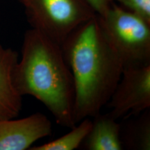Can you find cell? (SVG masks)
<instances>
[{
    "instance_id": "obj_1",
    "label": "cell",
    "mask_w": 150,
    "mask_h": 150,
    "mask_svg": "<svg viewBox=\"0 0 150 150\" xmlns=\"http://www.w3.org/2000/svg\"><path fill=\"white\" fill-rule=\"evenodd\" d=\"M61 46L74 80L76 125L101 112L120 79L123 65L97 14L75 29Z\"/></svg>"
},
{
    "instance_id": "obj_2",
    "label": "cell",
    "mask_w": 150,
    "mask_h": 150,
    "mask_svg": "<svg viewBox=\"0 0 150 150\" xmlns=\"http://www.w3.org/2000/svg\"><path fill=\"white\" fill-rule=\"evenodd\" d=\"M13 78L20 95H30L44 104L58 125L69 129L76 125L74 80L61 45L38 30L28 29Z\"/></svg>"
},
{
    "instance_id": "obj_3",
    "label": "cell",
    "mask_w": 150,
    "mask_h": 150,
    "mask_svg": "<svg viewBox=\"0 0 150 150\" xmlns=\"http://www.w3.org/2000/svg\"><path fill=\"white\" fill-rule=\"evenodd\" d=\"M98 18L123 68L150 64L149 21L115 2Z\"/></svg>"
},
{
    "instance_id": "obj_4",
    "label": "cell",
    "mask_w": 150,
    "mask_h": 150,
    "mask_svg": "<svg viewBox=\"0 0 150 150\" xmlns=\"http://www.w3.org/2000/svg\"><path fill=\"white\" fill-rule=\"evenodd\" d=\"M35 29L61 45L79 26L97 15L86 0H18Z\"/></svg>"
},
{
    "instance_id": "obj_5",
    "label": "cell",
    "mask_w": 150,
    "mask_h": 150,
    "mask_svg": "<svg viewBox=\"0 0 150 150\" xmlns=\"http://www.w3.org/2000/svg\"><path fill=\"white\" fill-rule=\"evenodd\" d=\"M116 120L138 115L150 108V64L124 67L106 105Z\"/></svg>"
},
{
    "instance_id": "obj_6",
    "label": "cell",
    "mask_w": 150,
    "mask_h": 150,
    "mask_svg": "<svg viewBox=\"0 0 150 150\" xmlns=\"http://www.w3.org/2000/svg\"><path fill=\"white\" fill-rule=\"evenodd\" d=\"M52 133V122L41 112L22 119L0 120V150L29 149Z\"/></svg>"
},
{
    "instance_id": "obj_7",
    "label": "cell",
    "mask_w": 150,
    "mask_h": 150,
    "mask_svg": "<svg viewBox=\"0 0 150 150\" xmlns=\"http://www.w3.org/2000/svg\"><path fill=\"white\" fill-rule=\"evenodd\" d=\"M18 54L0 44V120L18 117L22 107V96L14 85L13 73Z\"/></svg>"
},
{
    "instance_id": "obj_8",
    "label": "cell",
    "mask_w": 150,
    "mask_h": 150,
    "mask_svg": "<svg viewBox=\"0 0 150 150\" xmlns=\"http://www.w3.org/2000/svg\"><path fill=\"white\" fill-rule=\"evenodd\" d=\"M92 120L88 134L83 142L84 149L88 150H122V126L117 120L109 113L99 112Z\"/></svg>"
},
{
    "instance_id": "obj_9",
    "label": "cell",
    "mask_w": 150,
    "mask_h": 150,
    "mask_svg": "<svg viewBox=\"0 0 150 150\" xmlns=\"http://www.w3.org/2000/svg\"><path fill=\"white\" fill-rule=\"evenodd\" d=\"M92 126V118L82 120L67 134L57 139L40 145L33 146L29 150H74L79 147L88 134Z\"/></svg>"
},
{
    "instance_id": "obj_10",
    "label": "cell",
    "mask_w": 150,
    "mask_h": 150,
    "mask_svg": "<svg viewBox=\"0 0 150 150\" xmlns=\"http://www.w3.org/2000/svg\"><path fill=\"white\" fill-rule=\"evenodd\" d=\"M147 110L145 115L129 125L125 143L129 149H150V115Z\"/></svg>"
},
{
    "instance_id": "obj_11",
    "label": "cell",
    "mask_w": 150,
    "mask_h": 150,
    "mask_svg": "<svg viewBox=\"0 0 150 150\" xmlns=\"http://www.w3.org/2000/svg\"><path fill=\"white\" fill-rule=\"evenodd\" d=\"M112 1L150 22V0H112Z\"/></svg>"
},
{
    "instance_id": "obj_12",
    "label": "cell",
    "mask_w": 150,
    "mask_h": 150,
    "mask_svg": "<svg viewBox=\"0 0 150 150\" xmlns=\"http://www.w3.org/2000/svg\"><path fill=\"white\" fill-rule=\"evenodd\" d=\"M99 16L106 14L113 1L112 0H86Z\"/></svg>"
}]
</instances>
